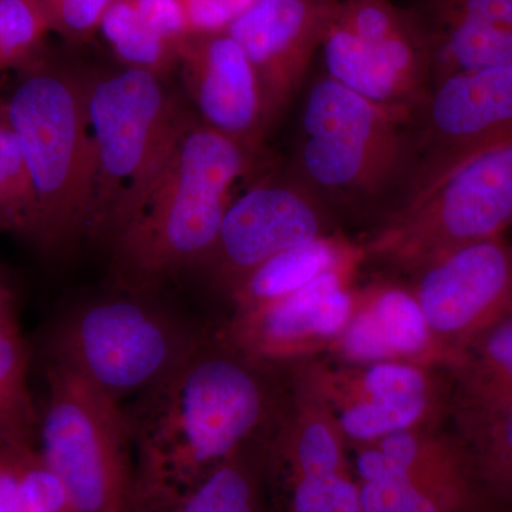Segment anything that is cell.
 <instances>
[{"mask_svg": "<svg viewBox=\"0 0 512 512\" xmlns=\"http://www.w3.org/2000/svg\"><path fill=\"white\" fill-rule=\"evenodd\" d=\"M99 30L126 69L165 79L178 66L180 50L148 28L134 0H114L101 19Z\"/></svg>", "mask_w": 512, "mask_h": 512, "instance_id": "25", "label": "cell"}, {"mask_svg": "<svg viewBox=\"0 0 512 512\" xmlns=\"http://www.w3.org/2000/svg\"><path fill=\"white\" fill-rule=\"evenodd\" d=\"M464 416L512 412V308L457 356Z\"/></svg>", "mask_w": 512, "mask_h": 512, "instance_id": "20", "label": "cell"}, {"mask_svg": "<svg viewBox=\"0 0 512 512\" xmlns=\"http://www.w3.org/2000/svg\"><path fill=\"white\" fill-rule=\"evenodd\" d=\"M37 202L28 165L10 124L5 80L0 82V232L35 241Z\"/></svg>", "mask_w": 512, "mask_h": 512, "instance_id": "26", "label": "cell"}, {"mask_svg": "<svg viewBox=\"0 0 512 512\" xmlns=\"http://www.w3.org/2000/svg\"><path fill=\"white\" fill-rule=\"evenodd\" d=\"M256 0H183L192 35L227 32Z\"/></svg>", "mask_w": 512, "mask_h": 512, "instance_id": "31", "label": "cell"}, {"mask_svg": "<svg viewBox=\"0 0 512 512\" xmlns=\"http://www.w3.org/2000/svg\"><path fill=\"white\" fill-rule=\"evenodd\" d=\"M412 131L417 164L409 188L512 137V64L431 87L414 110Z\"/></svg>", "mask_w": 512, "mask_h": 512, "instance_id": "11", "label": "cell"}, {"mask_svg": "<svg viewBox=\"0 0 512 512\" xmlns=\"http://www.w3.org/2000/svg\"><path fill=\"white\" fill-rule=\"evenodd\" d=\"M141 70L87 74L96 151L87 241L110 251L198 116Z\"/></svg>", "mask_w": 512, "mask_h": 512, "instance_id": "5", "label": "cell"}, {"mask_svg": "<svg viewBox=\"0 0 512 512\" xmlns=\"http://www.w3.org/2000/svg\"><path fill=\"white\" fill-rule=\"evenodd\" d=\"M356 261L357 255L279 301L235 315L222 338L268 363L298 355L318 339L340 335L352 318L348 282Z\"/></svg>", "mask_w": 512, "mask_h": 512, "instance_id": "14", "label": "cell"}, {"mask_svg": "<svg viewBox=\"0 0 512 512\" xmlns=\"http://www.w3.org/2000/svg\"><path fill=\"white\" fill-rule=\"evenodd\" d=\"M198 119L254 153L265 154L266 130L254 69L228 32L192 35L178 60Z\"/></svg>", "mask_w": 512, "mask_h": 512, "instance_id": "15", "label": "cell"}, {"mask_svg": "<svg viewBox=\"0 0 512 512\" xmlns=\"http://www.w3.org/2000/svg\"><path fill=\"white\" fill-rule=\"evenodd\" d=\"M322 50L329 77L380 106L414 113L429 93L424 23L390 0H342Z\"/></svg>", "mask_w": 512, "mask_h": 512, "instance_id": "9", "label": "cell"}, {"mask_svg": "<svg viewBox=\"0 0 512 512\" xmlns=\"http://www.w3.org/2000/svg\"><path fill=\"white\" fill-rule=\"evenodd\" d=\"M265 446L266 441H256L242 448L165 512H274Z\"/></svg>", "mask_w": 512, "mask_h": 512, "instance_id": "22", "label": "cell"}, {"mask_svg": "<svg viewBox=\"0 0 512 512\" xmlns=\"http://www.w3.org/2000/svg\"><path fill=\"white\" fill-rule=\"evenodd\" d=\"M52 30L73 42H83L100 29L101 19L114 0H40Z\"/></svg>", "mask_w": 512, "mask_h": 512, "instance_id": "30", "label": "cell"}, {"mask_svg": "<svg viewBox=\"0 0 512 512\" xmlns=\"http://www.w3.org/2000/svg\"><path fill=\"white\" fill-rule=\"evenodd\" d=\"M430 47V89L458 76L512 64V29L456 15L416 12Z\"/></svg>", "mask_w": 512, "mask_h": 512, "instance_id": "19", "label": "cell"}, {"mask_svg": "<svg viewBox=\"0 0 512 512\" xmlns=\"http://www.w3.org/2000/svg\"><path fill=\"white\" fill-rule=\"evenodd\" d=\"M37 448L77 512H131L134 451L124 407L70 367L45 363Z\"/></svg>", "mask_w": 512, "mask_h": 512, "instance_id": "8", "label": "cell"}, {"mask_svg": "<svg viewBox=\"0 0 512 512\" xmlns=\"http://www.w3.org/2000/svg\"><path fill=\"white\" fill-rule=\"evenodd\" d=\"M464 441L481 483L491 497L512 491V412L464 416Z\"/></svg>", "mask_w": 512, "mask_h": 512, "instance_id": "28", "label": "cell"}, {"mask_svg": "<svg viewBox=\"0 0 512 512\" xmlns=\"http://www.w3.org/2000/svg\"><path fill=\"white\" fill-rule=\"evenodd\" d=\"M0 512H77L37 447L0 443Z\"/></svg>", "mask_w": 512, "mask_h": 512, "instance_id": "24", "label": "cell"}, {"mask_svg": "<svg viewBox=\"0 0 512 512\" xmlns=\"http://www.w3.org/2000/svg\"><path fill=\"white\" fill-rule=\"evenodd\" d=\"M414 296L431 332L460 355L512 308V247L504 238L458 248L416 269Z\"/></svg>", "mask_w": 512, "mask_h": 512, "instance_id": "13", "label": "cell"}, {"mask_svg": "<svg viewBox=\"0 0 512 512\" xmlns=\"http://www.w3.org/2000/svg\"><path fill=\"white\" fill-rule=\"evenodd\" d=\"M507 500H511L512 501V491H511L510 495H508Z\"/></svg>", "mask_w": 512, "mask_h": 512, "instance_id": "35", "label": "cell"}, {"mask_svg": "<svg viewBox=\"0 0 512 512\" xmlns=\"http://www.w3.org/2000/svg\"><path fill=\"white\" fill-rule=\"evenodd\" d=\"M158 295L116 291L74 306L45 340V363L76 370L121 403L173 373L207 338Z\"/></svg>", "mask_w": 512, "mask_h": 512, "instance_id": "6", "label": "cell"}, {"mask_svg": "<svg viewBox=\"0 0 512 512\" xmlns=\"http://www.w3.org/2000/svg\"><path fill=\"white\" fill-rule=\"evenodd\" d=\"M30 352L18 320L0 323V443L37 447L40 414L30 392Z\"/></svg>", "mask_w": 512, "mask_h": 512, "instance_id": "23", "label": "cell"}, {"mask_svg": "<svg viewBox=\"0 0 512 512\" xmlns=\"http://www.w3.org/2000/svg\"><path fill=\"white\" fill-rule=\"evenodd\" d=\"M412 117L320 74L303 99L291 173L326 207L369 210L389 201L390 211L416 173Z\"/></svg>", "mask_w": 512, "mask_h": 512, "instance_id": "4", "label": "cell"}, {"mask_svg": "<svg viewBox=\"0 0 512 512\" xmlns=\"http://www.w3.org/2000/svg\"><path fill=\"white\" fill-rule=\"evenodd\" d=\"M427 396L426 377L416 367L373 363L360 379L359 397L340 412V429L365 443L410 430L426 412Z\"/></svg>", "mask_w": 512, "mask_h": 512, "instance_id": "17", "label": "cell"}, {"mask_svg": "<svg viewBox=\"0 0 512 512\" xmlns=\"http://www.w3.org/2000/svg\"><path fill=\"white\" fill-rule=\"evenodd\" d=\"M326 225L328 207L315 192L292 173L269 175L229 205L217 241L197 272L231 296L272 256L328 235Z\"/></svg>", "mask_w": 512, "mask_h": 512, "instance_id": "10", "label": "cell"}, {"mask_svg": "<svg viewBox=\"0 0 512 512\" xmlns=\"http://www.w3.org/2000/svg\"><path fill=\"white\" fill-rule=\"evenodd\" d=\"M355 468L360 512H481L491 497L477 477L410 476L376 446L360 451Z\"/></svg>", "mask_w": 512, "mask_h": 512, "instance_id": "16", "label": "cell"}, {"mask_svg": "<svg viewBox=\"0 0 512 512\" xmlns=\"http://www.w3.org/2000/svg\"><path fill=\"white\" fill-rule=\"evenodd\" d=\"M356 256L348 244L330 235L272 256L232 293L237 313L254 312L308 285L313 279Z\"/></svg>", "mask_w": 512, "mask_h": 512, "instance_id": "21", "label": "cell"}, {"mask_svg": "<svg viewBox=\"0 0 512 512\" xmlns=\"http://www.w3.org/2000/svg\"><path fill=\"white\" fill-rule=\"evenodd\" d=\"M264 362L207 338L160 383L124 407L134 451L131 512H165L281 421Z\"/></svg>", "mask_w": 512, "mask_h": 512, "instance_id": "1", "label": "cell"}, {"mask_svg": "<svg viewBox=\"0 0 512 512\" xmlns=\"http://www.w3.org/2000/svg\"><path fill=\"white\" fill-rule=\"evenodd\" d=\"M264 161L234 138L197 119L110 249L116 291L158 295L210 255L231 188Z\"/></svg>", "mask_w": 512, "mask_h": 512, "instance_id": "2", "label": "cell"}, {"mask_svg": "<svg viewBox=\"0 0 512 512\" xmlns=\"http://www.w3.org/2000/svg\"><path fill=\"white\" fill-rule=\"evenodd\" d=\"M50 30L40 0H0V74L16 72L42 56Z\"/></svg>", "mask_w": 512, "mask_h": 512, "instance_id": "29", "label": "cell"}, {"mask_svg": "<svg viewBox=\"0 0 512 512\" xmlns=\"http://www.w3.org/2000/svg\"><path fill=\"white\" fill-rule=\"evenodd\" d=\"M342 0H256L227 30L254 69L266 133L301 92Z\"/></svg>", "mask_w": 512, "mask_h": 512, "instance_id": "12", "label": "cell"}, {"mask_svg": "<svg viewBox=\"0 0 512 512\" xmlns=\"http://www.w3.org/2000/svg\"><path fill=\"white\" fill-rule=\"evenodd\" d=\"M141 19L178 50L191 36L183 0H134Z\"/></svg>", "mask_w": 512, "mask_h": 512, "instance_id": "32", "label": "cell"}, {"mask_svg": "<svg viewBox=\"0 0 512 512\" xmlns=\"http://www.w3.org/2000/svg\"><path fill=\"white\" fill-rule=\"evenodd\" d=\"M274 512H360L359 484L350 470L333 473H266Z\"/></svg>", "mask_w": 512, "mask_h": 512, "instance_id": "27", "label": "cell"}, {"mask_svg": "<svg viewBox=\"0 0 512 512\" xmlns=\"http://www.w3.org/2000/svg\"><path fill=\"white\" fill-rule=\"evenodd\" d=\"M512 228V137L412 185L387 212L370 254L416 271Z\"/></svg>", "mask_w": 512, "mask_h": 512, "instance_id": "7", "label": "cell"}, {"mask_svg": "<svg viewBox=\"0 0 512 512\" xmlns=\"http://www.w3.org/2000/svg\"><path fill=\"white\" fill-rule=\"evenodd\" d=\"M431 330L414 293L402 288L376 289L365 306L352 313L342 332V353L353 362L382 363L420 355Z\"/></svg>", "mask_w": 512, "mask_h": 512, "instance_id": "18", "label": "cell"}, {"mask_svg": "<svg viewBox=\"0 0 512 512\" xmlns=\"http://www.w3.org/2000/svg\"><path fill=\"white\" fill-rule=\"evenodd\" d=\"M13 320H18L15 295L5 276L0 272V323L13 322Z\"/></svg>", "mask_w": 512, "mask_h": 512, "instance_id": "34", "label": "cell"}, {"mask_svg": "<svg viewBox=\"0 0 512 512\" xmlns=\"http://www.w3.org/2000/svg\"><path fill=\"white\" fill-rule=\"evenodd\" d=\"M419 12L464 16L512 29V0H420Z\"/></svg>", "mask_w": 512, "mask_h": 512, "instance_id": "33", "label": "cell"}, {"mask_svg": "<svg viewBox=\"0 0 512 512\" xmlns=\"http://www.w3.org/2000/svg\"><path fill=\"white\" fill-rule=\"evenodd\" d=\"M5 99L36 195L33 247L69 254L87 237L96 177L87 74L42 55L16 70Z\"/></svg>", "mask_w": 512, "mask_h": 512, "instance_id": "3", "label": "cell"}]
</instances>
